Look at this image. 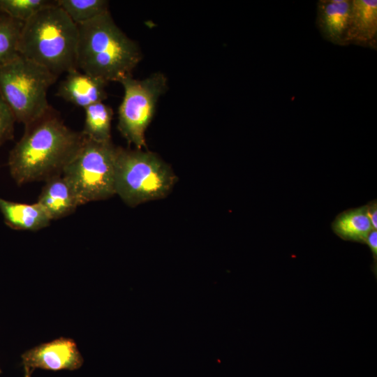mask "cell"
Here are the masks:
<instances>
[{
  "mask_svg": "<svg viewBox=\"0 0 377 377\" xmlns=\"http://www.w3.org/2000/svg\"><path fill=\"white\" fill-rule=\"evenodd\" d=\"M84 136L67 126L52 106L24 126L20 140L10 150L8 166L17 185L62 175L80 148Z\"/></svg>",
  "mask_w": 377,
  "mask_h": 377,
  "instance_id": "6da1fadb",
  "label": "cell"
},
{
  "mask_svg": "<svg viewBox=\"0 0 377 377\" xmlns=\"http://www.w3.org/2000/svg\"><path fill=\"white\" fill-rule=\"evenodd\" d=\"M77 27V69L107 83L132 75L142 58L140 48L116 24L110 11Z\"/></svg>",
  "mask_w": 377,
  "mask_h": 377,
  "instance_id": "7a4b0ae2",
  "label": "cell"
},
{
  "mask_svg": "<svg viewBox=\"0 0 377 377\" xmlns=\"http://www.w3.org/2000/svg\"><path fill=\"white\" fill-rule=\"evenodd\" d=\"M78 27L55 4L24 22L18 52L59 77L77 68Z\"/></svg>",
  "mask_w": 377,
  "mask_h": 377,
  "instance_id": "3957f363",
  "label": "cell"
},
{
  "mask_svg": "<svg viewBox=\"0 0 377 377\" xmlns=\"http://www.w3.org/2000/svg\"><path fill=\"white\" fill-rule=\"evenodd\" d=\"M172 168L156 154L117 147L114 191L128 206L165 198L177 182Z\"/></svg>",
  "mask_w": 377,
  "mask_h": 377,
  "instance_id": "277c9868",
  "label": "cell"
},
{
  "mask_svg": "<svg viewBox=\"0 0 377 377\" xmlns=\"http://www.w3.org/2000/svg\"><path fill=\"white\" fill-rule=\"evenodd\" d=\"M57 78L20 54L0 67V94L16 121L26 126L47 111V91Z\"/></svg>",
  "mask_w": 377,
  "mask_h": 377,
  "instance_id": "5b68a950",
  "label": "cell"
},
{
  "mask_svg": "<svg viewBox=\"0 0 377 377\" xmlns=\"http://www.w3.org/2000/svg\"><path fill=\"white\" fill-rule=\"evenodd\" d=\"M117 151V147L112 141L99 142L84 138L62 173L80 205L106 200L115 195Z\"/></svg>",
  "mask_w": 377,
  "mask_h": 377,
  "instance_id": "8992f818",
  "label": "cell"
},
{
  "mask_svg": "<svg viewBox=\"0 0 377 377\" xmlns=\"http://www.w3.org/2000/svg\"><path fill=\"white\" fill-rule=\"evenodd\" d=\"M123 99L118 108L117 128L137 149L146 147L145 132L156 112L159 98L166 91V76L157 72L143 80L128 76L120 81Z\"/></svg>",
  "mask_w": 377,
  "mask_h": 377,
  "instance_id": "52a82bcc",
  "label": "cell"
},
{
  "mask_svg": "<svg viewBox=\"0 0 377 377\" xmlns=\"http://www.w3.org/2000/svg\"><path fill=\"white\" fill-rule=\"evenodd\" d=\"M22 360L24 369L31 371L35 369L73 371L80 368L84 362L75 341L65 337L27 350L22 355Z\"/></svg>",
  "mask_w": 377,
  "mask_h": 377,
  "instance_id": "ba28073f",
  "label": "cell"
},
{
  "mask_svg": "<svg viewBox=\"0 0 377 377\" xmlns=\"http://www.w3.org/2000/svg\"><path fill=\"white\" fill-rule=\"evenodd\" d=\"M108 84L101 78L75 68L66 73L56 95L84 109L94 103L103 102L107 98L105 87Z\"/></svg>",
  "mask_w": 377,
  "mask_h": 377,
  "instance_id": "9c48e42d",
  "label": "cell"
},
{
  "mask_svg": "<svg viewBox=\"0 0 377 377\" xmlns=\"http://www.w3.org/2000/svg\"><path fill=\"white\" fill-rule=\"evenodd\" d=\"M376 49L377 1L352 0L346 45Z\"/></svg>",
  "mask_w": 377,
  "mask_h": 377,
  "instance_id": "30bf717a",
  "label": "cell"
},
{
  "mask_svg": "<svg viewBox=\"0 0 377 377\" xmlns=\"http://www.w3.org/2000/svg\"><path fill=\"white\" fill-rule=\"evenodd\" d=\"M350 0H320L317 3L316 26L326 40L346 45Z\"/></svg>",
  "mask_w": 377,
  "mask_h": 377,
  "instance_id": "8fae6325",
  "label": "cell"
},
{
  "mask_svg": "<svg viewBox=\"0 0 377 377\" xmlns=\"http://www.w3.org/2000/svg\"><path fill=\"white\" fill-rule=\"evenodd\" d=\"M36 202L52 221L71 214L80 205L72 186L62 175L45 182Z\"/></svg>",
  "mask_w": 377,
  "mask_h": 377,
  "instance_id": "7c38bea8",
  "label": "cell"
},
{
  "mask_svg": "<svg viewBox=\"0 0 377 377\" xmlns=\"http://www.w3.org/2000/svg\"><path fill=\"white\" fill-rule=\"evenodd\" d=\"M0 212L5 223L17 230L37 231L49 226L52 221L37 202H17L0 197Z\"/></svg>",
  "mask_w": 377,
  "mask_h": 377,
  "instance_id": "4fadbf2b",
  "label": "cell"
},
{
  "mask_svg": "<svg viewBox=\"0 0 377 377\" xmlns=\"http://www.w3.org/2000/svg\"><path fill=\"white\" fill-rule=\"evenodd\" d=\"M331 228L341 239L364 244L367 237L374 230L365 205L339 213L332 222Z\"/></svg>",
  "mask_w": 377,
  "mask_h": 377,
  "instance_id": "5bb4252c",
  "label": "cell"
},
{
  "mask_svg": "<svg viewBox=\"0 0 377 377\" xmlns=\"http://www.w3.org/2000/svg\"><path fill=\"white\" fill-rule=\"evenodd\" d=\"M84 124L82 133L88 139L99 142L112 141L111 125L113 117L112 108L98 102L84 109Z\"/></svg>",
  "mask_w": 377,
  "mask_h": 377,
  "instance_id": "9a60e30c",
  "label": "cell"
},
{
  "mask_svg": "<svg viewBox=\"0 0 377 377\" xmlns=\"http://www.w3.org/2000/svg\"><path fill=\"white\" fill-rule=\"evenodd\" d=\"M23 24L0 13V67L20 54L18 44Z\"/></svg>",
  "mask_w": 377,
  "mask_h": 377,
  "instance_id": "2e32d148",
  "label": "cell"
},
{
  "mask_svg": "<svg viewBox=\"0 0 377 377\" xmlns=\"http://www.w3.org/2000/svg\"><path fill=\"white\" fill-rule=\"evenodd\" d=\"M71 20L80 25L109 11L106 0H57Z\"/></svg>",
  "mask_w": 377,
  "mask_h": 377,
  "instance_id": "e0dca14e",
  "label": "cell"
},
{
  "mask_svg": "<svg viewBox=\"0 0 377 377\" xmlns=\"http://www.w3.org/2000/svg\"><path fill=\"white\" fill-rule=\"evenodd\" d=\"M56 3L57 0H0V13L25 22L40 10Z\"/></svg>",
  "mask_w": 377,
  "mask_h": 377,
  "instance_id": "ac0fdd59",
  "label": "cell"
},
{
  "mask_svg": "<svg viewBox=\"0 0 377 377\" xmlns=\"http://www.w3.org/2000/svg\"><path fill=\"white\" fill-rule=\"evenodd\" d=\"M15 118L0 94V147L14 138Z\"/></svg>",
  "mask_w": 377,
  "mask_h": 377,
  "instance_id": "d6986e66",
  "label": "cell"
},
{
  "mask_svg": "<svg viewBox=\"0 0 377 377\" xmlns=\"http://www.w3.org/2000/svg\"><path fill=\"white\" fill-rule=\"evenodd\" d=\"M365 244H367L371 250L373 257L372 270L376 275L377 272V230H373L365 241Z\"/></svg>",
  "mask_w": 377,
  "mask_h": 377,
  "instance_id": "ffe728a7",
  "label": "cell"
},
{
  "mask_svg": "<svg viewBox=\"0 0 377 377\" xmlns=\"http://www.w3.org/2000/svg\"><path fill=\"white\" fill-rule=\"evenodd\" d=\"M368 216L371 221L372 227L374 230H377V201L372 200L365 205Z\"/></svg>",
  "mask_w": 377,
  "mask_h": 377,
  "instance_id": "44dd1931",
  "label": "cell"
},
{
  "mask_svg": "<svg viewBox=\"0 0 377 377\" xmlns=\"http://www.w3.org/2000/svg\"><path fill=\"white\" fill-rule=\"evenodd\" d=\"M32 371L28 369H24V377H31Z\"/></svg>",
  "mask_w": 377,
  "mask_h": 377,
  "instance_id": "7402d4cb",
  "label": "cell"
},
{
  "mask_svg": "<svg viewBox=\"0 0 377 377\" xmlns=\"http://www.w3.org/2000/svg\"><path fill=\"white\" fill-rule=\"evenodd\" d=\"M1 369H0V374H1Z\"/></svg>",
  "mask_w": 377,
  "mask_h": 377,
  "instance_id": "603a6c76",
  "label": "cell"
}]
</instances>
